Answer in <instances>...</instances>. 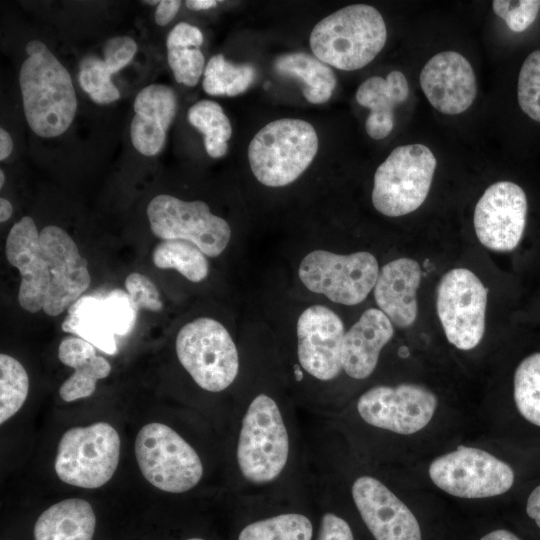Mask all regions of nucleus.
<instances>
[{
	"label": "nucleus",
	"instance_id": "1",
	"mask_svg": "<svg viewBox=\"0 0 540 540\" xmlns=\"http://www.w3.org/2000/svg\"><path fill=\"white\" fill-rule=\"evenodd\" d=\"M293 451L288 413L270 394H255L241 415L235 443V463L244 485L267 488L283 479Z\"/></svg>",
	"mask_w": 540,
	"mask_h": 540
},
{
	"label": "nucleus",
	"instance_id": "20",
	"mask_svg": "<svg viewBox=\"0 0 540 540\" xmlns=\"http://www.w3.org/2000/svg\"><path fill=\"white\" fill-rule=\"evenodd\" d=\"M177 96L164 84H151L136 95L130 137L134 148L145 156H155L164 147L167 130L177 113Z\"/></svg>",
	"mask_w": 540,
	"mask_h": 540
},
{
	"label": "nucleus",
	"instance_id": "3",
	"mask_svg": "<svg viewBox=\"0 0 540 540\" xmlns=\"http://www.w3.org/2000/svg\"><path fill=\"white\" fill-rule=\"evenodd\" d=\"M19 85L25 118L35 134L53 138L70 127L77 111L73 82L47 47L22 63Z\"/></svg>",
	"mask_w": 540,
	"mask_h": 540
},
{
	"label": "nucleus",
	"instance_id": "6",
	"mask_svg": "<svg viewBox=\"0 0 540 540\" xmlns=\"http://www.w3.org/2000/svg\"><path fill=\"white\" fill-rule=\"evenodd\" d=\"M134 452L144 478L162 491L187 492L203 477L204 466L197 451L166 424L144 425L136 436Z\"/></svg>",
	"mask_w": 540,
	"mask_h": 540
},
{
	"label": "nucleus",
	"instance_id": "17",
	"mask_svg": "<svg viewBox=\"0 0 540 540\" xmlns=\"http://www.w3.org/2000/svg\"><path fill=\"white\" fill-rule=\"evenodd\" d=\"M351 496L375 540H422L414 514L379 479L369 475L357 477Z\"/></svg>",
	"mask_w": 540,
	"mask_h": 540
},
{
	"label": "nucleus",
	"instance_id": "33",
	"mask_svg": "<svg viewBox=\"0 0 540 540\" xmlns=\"http://www.w3.org/2000/svg\"><path fill=\"white\" fill-rule=\"evenodd\" d=\"M513 386L517 410L527 421L540 427V352L519 363Z\"/></svg>",
	"mask_w": 540,
	"mask_h": 540
},
{
	"label": "nucleus",
	"instance_id": "49",
	"mask_svg": "<svg viewBox=\"0 0 540 540\" xmlns=\"http://www.w3.org/2000/svg\"><path fill=\"white\" fill-rule=\"evenodd\" d=\"M4 182H5V174L3 170H0V187L1 188L3 187Z\"/></svg>",
	"mask_w": 540,
	"mask_h": 540
},
{
	"label": "nucleus",
	"instance_id": "28",
	"mask_svg": "<svg viewBox=\"0 0 540 540\" xmlns=\"http://www.w3.org/2000/svg\"><path fill=\"white\" fill-rule=\"evenodd\" d=\"M274 68L281 75L301 80L303 95L312 104L328 101L336 87V76L330 66L305 52L279 56Z\"/></svg>",
	"mask_w": 540,
	"mask_h": 540
},
{
	"label": "nucleus",
	"instance_id": "46",
	"mask_svg": "<svg viewBox=\"0 0 540 540\" xmlns=\"http://www.w3.org/2000/svg\"><path fill=\"white\" fill-rule=\"evenodd\" d=\"M186 6L191 10H207L218 5L215 0H187Z\"/></svg>",
	"mask_w": 540,
	"mask_h": 540
},
{
	"label": "nucleus",
	"instance_id": "45",
	"mask_svg": "<svg viewBox=\"0 0 540 540\" xmlns=\"http://www.w3.org/2000/svg\"><path fill=\"white\" fill-rule=\"evenodd\" d=\"M480 540H521L514 533L505 530L497 529L486 535H484Z\"/></svg>",
	"mask_w": 540,
	"mask_h": 540
},
{
	"label": "nucleus",
	"instance_id": "16",
	"mask_svg": "<svg viewBox=\"0 0 540 540\" xmlns=\"http://www.w3.org/2000/svg\"><path fill=\"white\" fill-rule=\"evenodd\" d=\"M40 245L50 271L51 284L42 310L57 316L68 309L91 283L87 260L72 237L62 228L49 225L40 232Z\"/></svg>",
	"mask_w": 540,
	"mask_h": 540
},
{
	"label": "nucleus",
	"instance_id": "44",
	"mask_svg": "<svg viewBox=\"0 0 540 540\" xmlns=\"http://www.w3.org/2000/svg\"><path fill=\"white\" fill-rule=\"evenodd\" d=\"M13 150V142L10 134L3 128L0 129V160L8 158Z\"/></svg>",
	"mask_w": 540,
	"mask_h": 540
},
{
	"label": "nucleus",
	"instance_id": "36",
	"mask_svg": "<svg viewBox=\"0 0 540 540\" xmlns=\"http://www.w3.org/2000/svg\"><path fill=\"white\" fill-rule=\"evenodd\" d=\"M517 96L521 110L540 122V49L530 53L521 66Z\"/></svg>",
	"mask_w": 540,
	"mask_h": 540
},
{
	"label": "nucleus",
	"instance_id": "38",
	"mask_svg": "<svg viewBox=\"0 0 540 540\" xmlns=\"http://www.w3.org/2000/svg\"><path fill=\"white\" fill-rule=\"evenodd\" d=\"M494 13L502 18L513 32L525 31L536 19L540 10V0H495Z\"/></svg>",
	"mask_w": 540,
	"mask_h": 540
},
{
	"label": "nucleus",
	"instance_id": "19",
	"mask_svg": "<svg viewBox=\"0 0 540 540\" xmlns=\"http://www.w3.org/2000/svg\"><path fill=\"white\" fill-rule=\"evenodd\" d=\"M420 85L429 103L446 115L466 111L477 94L471 64L455 51H443L430 58L421 70Z\"/></svg>",
	"mask_w": 540,
	"mask_h": 540
},
{
	"label": "nucleus",
	"instance_id": "30",
	"mask_svg": "<svg viewBox=\"0 0 540 540\" xmlns=\"http://www.w3.org/2000/svg\"><path fill=\"white\" fill-rule=\"evenodd\" d=\"M152 258L156 267L177 270L194 283L201 282L209 273L206 255L196 245L186 240H163L154 248Z\"/></svg>",
	"mask_w": 540,
	"mask_h": 540
},
{
	"label": "nucleus",
	"instance_id": "29",
	"mask_svg": "<svg viewBox=\"0 0 540 540\" xmlns=\"http://www.w3.org/2000/svg\"><path fill=\"white\" fill-rule=\"evenodd\" d=\"M187 119L204 135L205 150L210 157L221 158L227 153L232 127L217 102L208 99L196 102L189 108Z\"/></svg>",
	"mask_w": 540,
	"mask_h": 540
},
{
	"label": "nucleus",
	"instance_id": "27",
	"mask_svg": "<svg viewBox=\"0 0 540 540\" xmlns=\"http://www.w3.org/2000/svg\"><path fill=\"white\" fill-rule=\"evenodd\" d=\"M202 43L201 30L187 22L177 23L168 33L167 60L178 83L193 87L199 82L205 69V58L199 48Z\"/></svg>",
	"mask_w": 540,
	"mask_h": 540
},
{
	"label": "nucleus",
	"instance_id": "13",
	"mask_svg": "<svg viewBox=\"0 0 540 540\" xmlns=\"http://www.w3.org/2000/svg\"><path fill=\"white\" fill-rule=\"evenodd\" d=\"M436 395L428 388L413 383L396 386L377 385L357 400V412L368 425L401 435L423 429L437 408Z\"/></svg>",
	"mask_w": 540,
	"mask_h": 540
},
{
	"label": "nucleus",
	"instance_id": "48",
	"mask_svg": "<svg viewBox=\"0 0 540 540\" xmlns=\"http://www.w3.org/2000/svg\"><path fill=\"white\" fill-rule=\"evenodd\" d=\"M47 46L39 41V40H32L27 43L26 45V52L28 56L38 54L42 52Z\"/></svg>",
	"mask_w": 540,
	"mask_h": 540
},
{
	"label": "nucleus",
	"instance_id": "14",
	"mask_svg": "<svg viewBox=\"0 0 540 540\" xmlns=\"http://www.w3.org/2000/svg\"><path fill=\"white\" fill-rule=\"evenodd\" d=\"M345 332L341 318L330 308L307 307L296 326L297 359L303 371L320 382L337 378L343 370Z\"/></svg>",
	"mask_w": 540,
	"mask_h": 540
},
{
	"label": "nucleus",
	"instance_id": "21",
	"mask_svg": "<svg viewBox=\"0 0 540 540\" xmlns=\"http://www.w3.org/2000/svg\"><path fill=\"white\" fill-rule=\"evenodd\" d=\"M421 268L411 258H399L385 264L373 288L379 309L399 328L411 326L417 318V289Z\"/></svg>",
	"mask_w": 540,
	"mask_h": 540
},
{
	"label": "nucleus",
	"instance_id": "35",
	"mask_svg": "<svg viewBox=\"0 0 540 540\" xmlns=\"http://www.w3.org/2000/svg\"><path fill=\"white\" fill-rule=\"evenodd\" d=\"M111 76L112 73L104 60L94 54L85 56L80 62L79 84L97 104H109L120 98V92Z\"/></svg>",
	"mask_w": 540,
	"mask_h": 540
},
{
	"label": "nucleus",
	"instance_id": "9",
	"mask_svg": "<svg viewBox=\"0 0 540 540\" xmlns=\"http://www.w3.org/2000/svg\"><path fill=\"white\" fill-rule=\"evenodd\" d=\"M379 270L377 259L367 251L345 255L318 249L301 260L298 276L311 292L352 306L365 300L375 286Z\"/></svg>",
	"mask_w": 540,
	"mask_h": 540
},
{
	"label": "nucleus",
	"instance_id": "34",
	"mask_svg": "<svg viewBox=\"0 0 540 540\" xmlns=\"http://www.w3.org/2000/svg\"><path fill=\"white\" fill-rule=\"evenodd\" d=\"M29 377L14 357L0 354V424L15 415L25 403Z\"/></svg>",
	"mask_w": 540,
	"mask_h": 540
},
{
	"label": "nucleus",
	"instance_id": "51",
	"mask_svg": "<svg viewBox=\"0 0 540 540\" xmlns=\"http://www.w3.org/2000/svg\"><path fill=\"white\" fill-rule=\"evenodd\" d=\"M186 540H205V539L199 538V537H192V538H188Z\"/></svg>",
	"mask_w": 540,
	"mask_h": 540
},
{
	"label": "nucleus",
	"instance_id": "10",
	"mask_svg": "<svg viewBox=\"0 0 540 540\" xmlns=\"http://www.w3.org/2000/svg\"><path fill=\"white\" fill-rule=\"evenodd\" d=\"M147 216L155 236L189 241L208 257L223 253L231 238L228 222L214 215L203 201L160 194L149 202Z\"/></svg>",
	"mask_w": 540,
	"mask_h": 540
},
{
	"label": "nucleus",
	"instance_id": "47",
	"mask_svg": "<svg viewBox=\"0 0 540 540\" xmlns=\"http://www.w3.org/2000/svg\"><path fill=\"white\" fill-rule=\"evenodd\" d=\"M13 213L12 204L5 198H0V221H7Z\"/></svg>",
	"mask_w": 540,
	"mask_h": 540
},
{
	"label": "nucleus",
	"instance_id": "25",
	"mask_svg": "<svg viewBox=\"0 0 540 540\" xmlns=\"http://www.w3.org/2000/svg\"><path fill=\"white\" fill-rule=\"evenodd\" d=\"M96 516L80 498L57 502L43 511L34 525V540H92Z\"/></svg>",
	"mask_w": 540,
	"mask_h": 540
},
{
	"label": "nucleus",
	"instance_id": "37",
	"mask_svg": "<svg viewBox=\"0 0 540 540\" xmlns=\"http://www.w3.org/2000/svg\"><path fill=\"white\" fill-rule=\"evenodd\" d=\"M102 301L114 334H129L136 323L138 310L128 293L122 289H114Z\"/></svg>",
	"mask_w": 540,
	"mask_h": 540
},
{
	"label": "nucleus",
	"instance_id": "2",
	"mask_svg": "<svg viewBox=\"0 0 540 540\" xmlns=\"http://www.w3.org/2000/svg\"><path fill=\"white\" fill-rule=\"evenodd\" d=\"M386 40L381 13L371 5L353 4L320 20L311 31L309 43L314 56L325 64L353 71L369 64Z\"/></svg>",
	"mask_w": 540,
	"mask_h": 540
},
{
	"label": "nucleus",
	"instance_id": "5",
	"mask_svg": "<svg viewBox=\"0 0 540 540\" xmlns=\"http://www.w3.org/2000/svg\"><path fill=\"white\" fill-rule=\"evenodd\" d=\"M176 354L193 381L208 392H221L236 380L239 353L229 331L209 317L185 324L176 337Z\"/></svg>",
	"mask_w": 540,
	"mask_h": 540
},
{
	"label": "nucleus",
	"instance_id": "4",
	"mask_svg": "<svg viewBox=\"0 0 540 540\" xmlns=\"http://www.w3.org/2000/svg\"><path fill=\"white\" fill-rule=\"evenodd\" d=\"M318 151V136L307 121L283 118L261 128L248 147L255 178L268 187L294 182L312 163Z\"/></svg>",
	"mask_w": 540,
	"mask_h": 540
},
{
	"label": "nucleus",
	"instance_id": "11",
	"mask_svg": "<svg viewBox=\"0 0 540 540\" xmlns=\"http://www.w3.org/2000/svg\"><path fill=\"white\" fill-rule=\"evenodd\" d=\"M429 476L444 492L468 499L501 495L514 483V472L507 463L482 449L465 446L434 459Z\"/></svg>",
	"mask_w": 540,
	"mask_h": 540
},
{
	"label": "nucleus",
	"instance_id": "41",
	"mask_svg": "<svg viewBox=\"0 0 540 540\" xmlns=\"http://www.w3.org/2000/svg\"><path fill=\"white\" fill-rule=\"evenodd\" d=\"M316 540H354L350 525L333 512H325L320 520Z\"/></svg>",
	"mask_w": 540,
	"mask_h": 540
},
{
	"label": "nucleus",
	"instance_id": "18",
	"mask_svg": "<svg viewBox=\"0 0 540 540\" xmlns=\"http://www.w3.org/2000/svg\"><path fill=\"white\" fill-rule=\"evenodd\" d=\"M6 258L21 276L18 292L20 306L36 313L46 302L51 277L40 245V233L34 220L22 217L9 231L5 246Z\"/></svg>",
	"mask_w": 540,
	"mask_h": 540
},
{
	"label": "nucleus",
	"instance_id": "22",
	"mask_svg": "<svg viewBox=\"0 0 540 540\" xmlns=\"http://www.w3.org/2000/svg\"><path fill=\"white\" fill-rule=\"evenodd\" d=\"M394 327L389 318L376 308L362 313L345 332L342 348L343 371L362 380L375 370L383 347L392 339Z\"/></svg>",
	"mask_w": 540,
	"mask_h": 540
},
{
	"label": "nucleus",
	"instance_id": "8",
	"mask_svg": "<svg viewBox=\"0 0 540 540\" xmlns=\"http://www.w3.org/2000/svg\"><path fill=\"white\" fill-rule=\"evenodd\" d=\"M120 449L119 434L107 422L72 427L59 440L54 469L68 485L99 488L114 475Z\"/></svg>",
	"mask_w": 540,
	"mask_h": 540
},
{
	"label": "nucleus",
	"instance_id": "39",
	"mask_svg": "<svg viewBox=\"0 0 540 540\" xmlns=\"http://www.w3.org/2000/svg\"><path fill=\"white\" fill-rule=\"evenodd\" d=\"M125 289L137 310H162L159 290L147 276L137 272L129 274L125 280Z\"/></svg>",
	"mask_w": 540,
	"mask_h": 540
},
{
	"label": "nucleus",
	"instance_id": "50",
	"mask_svg": "<svg viewBox=\"0 0 540 540\" xmlns=\"http://www.w3.org/2000/svg\"><path fill=\"white\" fill-rule=\"evenodd\" d=\"M142 3H145V4H149V5H158L160 3L159 0H146V1H142Z\"/></svg>",
	"mask_w": 540,
	"mask_h": 540
},
{
	"label": "nucleus",
	"instance_id": "12",
	"mask_svg": "<svg viewBox=\"0 0 540 540\" xmlns=\"http://www.w3.org/2000/svg\"><path fill=\"white\" fill-rule=\"evenodd\" d=\"M487 292L466 268H454L439 281L437 315L447 340L460 350L475 348L484 335Z\"/></svg>",
	"mask_w": 540,
	"mask_h": 540
},
{
	"label": "nucleus",
	"instance_id": "40",
	"mask_svg": "<svg viewBox=\"0 0 540 540\" xmlns=\"http://www.w3.org/2000/svg\"><path fill=\"white\" fill-rule=\"evenodd\" d=\"M137 43L129 36H115L103 46V60L113 74L126 67L137 52Z\"/></svg>",
	"mask_w": 540,
	"mask_h": 540
},
{
	"label": "nucleus",
	"instance_id": "15",
	"mask_svg": "<svg viewBox=\"0 0 540 540\" xmlns=\"http://www.w3.org/2000/svg\"><path fill=\"white\" fill-rule=\"evenodd\" d=\"M524 190L514 182L490 185L476 204L474 228L482 245L493 251L508 252L520 243L527 218Z\"/></svg>",
	"mask_w": 540,
	"mask_h": 540
},
{
	"label": "nucleus",
	"instance_id": "32",
	"mask_svg": "<svg viewBox=\"0 0 540 540\" xmlns=\"http://www.w3.org/2000/svg\"><path fill=\"white\" fill-rule=\"evenodd\" d=\"M313 525L304 514L285 512L253 521L237 540H312Z\"/></svg>",
	"mask_w": 540,
	"mask_h": 540
},
{
	"label": "nucleus",
	"instance_id": "7",
	"mask_svg": "<svg viewBox=\"0 0 540 540\" xmlns=\"http://www.w3.org/2000/svg\"><path fill=\"white\" fill-rule=\"evenodd\" d=\"M436 164L434 154L423 144L396 147L375 171L374 208L388 217L418 209L429 193Z\"/></svg>",
	"mask_w": 540,
	"mask_h": 540
},
{
	"label": "nucleus",
	"instance_id": "42",
	"mask_svg": "<svg viewBox=\"0 0 540 540\" xmlns=\"http://www.w3.org/2000/svg\"><path fill=\"white\" fill-rule=\"evenodd\" d=\"M180 6L181 1L179 0L160 1L155 11V22L159 26L167 25L176 16Z\"/></svg>",
	"mask_w": 540,
	"mask_h": 540
},
{
	"label": "nucleus",
	"instance_id": "43",
	"mask_svg": "<svg viewBox=\"0 0 540 540\" xmlns=\"http://www.w3.org/2000/svg\"><path fill=\"white\" fill-rule=\"evenodd\" d=\"M526 513L540 528V485L530 493L526 503Z\"/></svg>",
	"mask_w": 540,
	"mask_h": 540
},
{
	"label": "nucleus",
	"instance_id": "26",
	"mask_svg": "<svg viewBox=\"0 0 540 540\" xmlns=\"http://www.w3.org/2000/svg\"><path fill=\"white\" fill-rule=\"evenodd\" d=\"M62 330L78 335L106 354L117 352L115 334L105 312L102 299L82 296L68 308Z\"/></svg>",
	"mask_w": 540,
	"mask_h": 540
},
{
	"label": "nucleus",
	"instance_id": "23",
	"mask_svg": "<svg viewBox=\"0 0 540 540\" xmlns=\"http://www.w3.org/2000/svg\"><path fill=\"white\" fill-rule=\"evenodd\" d=\"M408 95V81L398 70L390 72L385 79L380 76L370 77L358 87L355 95L357 103L370 109L365 129L372 139L380 140L391 133L394 109L406 101Z\"/></svg>",
	"mask_w": 540,
	"mask_h": 540
},
{
	"label": "nucleus",
	"instance_id": "24",
	"mask_svg": "<svg viewBox=\"0 0 540 540\" xmlns=\"http://www.w3.org/2000/svg\"><path fill=\"white\" fill-rule=\"evenodd\" d=\"M96 347L80 337L64 338L58 348V358L74 369V373L60 386L59 395L66 402L91 396L97 381L111 371L107 359L96 354Z\"/></svg>",
	"mask_w": 540,
	"mask_h": 540
},
{
	"label": "nucleus",
	"instance_id": "31",
	"mask_svg": "<svg viewBox=\"0 0 540 540\" xmlns=\"http://www.w3.org/2000/svg\"><path fill=\"white\" fill-rule=\"evenodd\" d=\"M256 70L249 63L235 64L222 54L210 58L203 73V90L212 96H237L254 82Z\"/></svg>",
	"mask_w": 540,
	"mask_h": 540
}]
</instances>
